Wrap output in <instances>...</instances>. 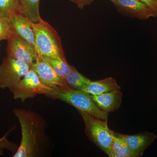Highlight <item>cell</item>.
<instances>
[{"instance_id":"cell-20","label":"cell","mask_w":157,"mask_h":157,"mask_svg":"<svg viewBox=\"0 0 157 157\" xmlns=\"http://www.w3.org/2000/svg\"><path fill=\"white\" fill-rule=\"evenodd\" d=\"M7 135L8 134H6L4 137L0 138V148L8 150L12 152H15L18 148L17 144L9 141L7 138Z\"/></svg>"},{"instance_id":"cell-6","label":"cell","mask_w":157,"mask_h":157,"mask_svg":"<svg viewBox=\"0 0 157 157\" xmlns=\"http://www.w3.org/2000/svg\"><path fill=\"white\" fill-rule=\"evenodd\" d=\"M52 90L42 84L36 73L31 68L25 76L10 90L14 100L19 99L24 102L38 94H47Z\"/></svg>"},{"instance_id":"cell-14","label":"cell","mask_w":157,"mask_h":157,"mask_svg":"<svg viewBox=\"0 0 157 157\" xmlns=\"http://www.w3.org/2000/svg\"><path fill=\"white\" fill-rule=\"evenodd\" d=\"M40 0H18L17 12L27 17L32 22H38L41 19L39 13Z\"/></svg>"},{"instance_id":"cell-8","label":"cell","mask_w":157,"mask_h":157,"mask_svg":"<svg viewBox=\"0 0 157 157\" xmlns=\"http://www.w3.org/2000/svg\"><path fill=\"white\" fill-rule=\"evenodd\" d=\"M119 13L132 18L142 20L156 17L157 12L140 0H109Z\"/></svg>"},{"instance_id":"cell-24","label":"cell","mask_w":157,"mask_h":157,"mask_svg":"<svg viewBox=\"0 0 157 157\" xmlns=\"http://www.w3.org/2000/svg\"><path fill=\"white\" fill-rule=\"evenodd\" d=\"M70 2H72L74 3L75 4L76 2V0H70Z\"/></svg>"},{"instance_id":"cell-12","label":"cell","mask_w":157,"mask_h":157,"mask_svg":"<svg viewBox=\"0 0 157 157\" xmlns=\"http://www.w3.org/2000/svg\"><path fill=\"white\" fill-rule=\"evenodd\" d=\"M91 98L101 110L113 112L120 107L123 95L121 90H114L98 95H91Z\"/></svg>"},{"instance_id":"cell-21","label":"cell","mask_w":157,"mask_h":157,"mask_svg":"<svg viewBox=\"0 0 157 157\" xmlns=\"http://www.w3.org/2000/svg\"><path fill=\"white\" fill-rule=\"evenodd\" d=\"M150 9L157 12V0H140Z\"/></svg>"},{"instance_id":"cell-22","label":"cell","mask_w":157,"mask_h":157,"mask_svg":"<svg viewBox=\"0 0 157 157\" xmlns=\"http://www.w3.org/2000/svg\"><path fill=\"white\" fill-rule=\"evenodd\" d=\"M94 0H76L75 4L79 9H82L85 6H89L92 4Z\"/></svg>"},{"instance_id":"cell-18","label":"cell","mask_w":157,"mask_h":157,"mask_svg":"<svg viewBox=\"0 0 157 157\" xmlns=\"http://www.w3.org/2000/svg\"><path fill=\"white\" fill-rule=\"evenodd\" d=\"M18 0H0V17L9 21L12 13L17 12Z\"/></svg>"},{"instance_id":"cell-23","label":"cell","mask_w":157,"mask_h":157,"mask_svg":"<svg viewBox=\"0 0 157 157\" xmlns=\"http://www.w3.org/2000/svg\"><path fill=\"white\" fill-rule=\"evenodd\" d=\"M3 149L0 148V155H3Z\"/></svg>"},{"instance_id":"cell-13","label":"cell","mask_w":157,"mask_h":157,"mask_svg":"<svg viewBox=\"0 0 157 157\" xmlns=\"http://www.w3.org/2000/svg\"><path fill=\"white\" fill-rule=\"evenodd\" d=\"M118 90H121V87L117 80L109 77L97 81L91 80L82 90L91 95H98Z\"/></svg>"},{"instance_id":"cell-3","label":"cell","mask_w":157,"mask_h":157,"mask_svg":"<svg viewBox=\"0 0 157 157\" xmlns=\"http://www.w3.org/2000/svg\"><path fill=\"white\" fill-rule=\"evenodd\" d=\"M72 105L78 111H82L101 119L108 120V113L101 110L93 101L90 94L81 90L69 88L52 90L45 95Z\"/></svg>"},{"instance_id":"cell-11","label":"cell","mask_w":157,"mask_h":157,"mask_svg":"<svg viewBox=\"0 0 157 157\" xmlns=\"http://www.w3.org/2000/svg\"><path fill=\"white\" fill-rule=\"evenodd\" d=\"M9 21L14 32L36 50L35 35L30 21L21 13L15 12L10 15Z\"/></svg>"},{"instance_id":"cell-9","label":"cell","mask_w":157,"mask_h":157,"mask_svg":"<svg viewBox=\"0 0 157 157\" xmlns=\"http://www.w3.org/2000/svg\"><path fill=\"white\" fill-rule=\"evenodd\" d=\"M31 68L36 73L40 81L45 86L56 90L70 88L64 79L60 77L42 57H39L36 63L31 66Z\"/></svg>"},{"instance_id":"cell-5","label":"cell","mask_w":157,"mask_h":157,"mask_svg":"<svg viewBox=\"0 0 157 157\" xmlns=\"http://www.w3.org/2000/svg\"><path fill=\"white\" fill-rule=\"evenodd\" d=\"M28 64L9 56L3 59L0 65V89H11L30 69Z\"/></svg>"},{"instance_id":"cell-15","label":"cell","mask_w":157,"mask_h":157,"mask_svg":"<svg viewBox=\"0 0 157 157\" xmlns=\"http://www.w3.org/2000/svg\"><path fill=\"white\" fill-rule=\"evenodd\" d=\"M65 81L70 88L82 90L91 80L79 73L73 66L72 71L65 78Z\"/></svg>"},{"instance_id":"cell-1","label":"cell","mask_w":157,"mask_h":157,"mask_svg":"<svg viewBox=\"0 0 157 157\" xmlns=\"http://www.w3.org/2000/svg\"><path fill=\"white\" fill-rule=\"evenodd\" d=\"M13 111L20 125L21 139L13 157L38 156L45 140V121L30 110L17 108Z\"/></svg>"},{"instance_id":"cell-7","label":"cell","mask_w":157,"mask_h":157,"mask_svg":"<svg viewBox=\"0 0 157 157\" xmlns=\"http://www.w3.org/2000/svg\"><path fill=\"white\" fill-rule=\"evenodd\" d=\"M7 41V56L25 62L30 67L36 63L39 57L35 48L14 30Z\"/></svg>"},{"instance_id":"cell-25","label":"cell","mask_w":157,"mask_h":157,"mask_svg":"<svg viewBox=\"0 0 157 157\" xmlns=\"http://www.w3.org/2000/svg\"><path fill=\"white\" fill-rule=\"evenodd\" d=\"M0 46H1V45H0Z\"/></svg>"},{"instance_id":"cell-16","label":"cell","mask_w":157,"mask_h":157,"mask_svg":"<svg viewBox=\"0 0 157 157\" xmlns=\"http://www.w3.org/2000/svg\"><path fill=\"white\" fill-rule=\"evenodd\" d=\"M50 65L60 77L64 79L72 71L73 66L68 63L67 59L55 58L50 57H42Z\"/></svg>"},{"instance_id":"cell-19","label":"cell","mask_w":157,"mask_h":157,"mask_svg":"<svg viewBox=\"0 0 157 157\" xmlns=\"http://www.w3.org/2000/svg\"><path fill=\"white\" fill-rule=\"evenodd\" d=\"M13 32L10 21L0 17V42L8 40Z\"/></svg>"},{"instance_id":"cell-17","label":"cell","mask_w":157,"mask_h":157,"mask_svg":"<svg viewBox=\"0 0 157 157\" xmlns=\"http://www.w3.org/2000/svg\"><path fill=\"white\" fill-rule=\"evenodd\" d=\"M111 149L118 154L121 157H136L124 140L116 135L114 132Z\"/></svg>"},{"instance_id":"cell-10","label":"cell","mask_w":157,"mask_h":157,"mask_svg":"<svg viewBox=\"0 0 157 157\" xmlns=\"http://www.w3.org/2000/svg\"><path fill=\"white\" fill-rule=\"evenodd\" d=\"M115 134L124 140L136 157H141L144 151L157 138L155 134L148 132H140L134 135H124L116 132Z\"/></svg>"},{"instance_id":"cell-2","label":"cell","mask_w":157,"mask_h":157,"mask_svg":"<svg viewBox=\"0 0 157 157\" xmlns=\"http://www.w3.org/2000/svg\"><path fill=\"white\" fill-rule=\"evenodd\" d=\"M31 24L38 56L66 59L60 37L56 31L42 18L38 22H31Z\"/></svg>"},{"instance_id":"cell-4","label":"cell","mask_w":157,"mask_h":157,"mask_svg":"<svg viewBox=\"0 0 157 157\" xmlns=\"http://www.w3.org/2000/svg\"><path fill=\"white\" fill-rule=\"evenodd\" d=\"M85 125V133L90 141L107 155L111 150L114 131L108 126V120L101 119L82 111H78Z\"/></svg>"}]
</instances>
